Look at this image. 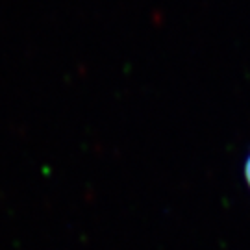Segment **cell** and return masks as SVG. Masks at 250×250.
Wrapping results in <instances>:
<instances>
[{
  "label": "cell",
  "mask_w": 250,
  "mask_h": 250,
  "mask_svg": "<svg viewBox=\"0 0 250 250\" xmlns=\"http://www.w3.org/2000/svg\"><path fill=\"white\" fill-rule=\"evenodd\" d=\"M243 174H245L247 186L250 188V152H249V156H247V160H245V165H243Z\"/></svg>",
  "instance_id": "cell-1"
}]
</instances>
